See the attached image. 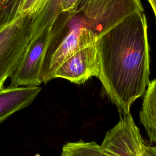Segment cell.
Listing matches in <instances>:
<instances>
[{"label": "cell", "mask_w": 156, "mask_h": 156, "mask_svg": "<svg viewBox=\"0 0 156 156\" xmlns=\"http://www.w3.org/2000/svg\"><path fill=\"white\" fill-rule=\"evenodd\" d=\"M82 0H62L60 4L62 12L68 13L69 15H74L77 12Z\"/></svg>", "instance_id": "cell-12"}, {"label": "cell", "mask_w": 156, "mask_h": 156, "mask_svg": "<svg viewBox=\"0 0 156 156\" xmlns=\"http://www.w3.org/2000/svg\"><path fill=\"white\" fill-rule=\"evenodd\" d=\"M61 156H156V144L141 136L130 113L120 116L101 145L80 140L63 145Z\"/></svg>", "instance_id": "cell-2"}, {"label": "cell", "mask_w": 156, "mask_h": 156, "mask_svg": "<svg viewBox=\"0 0 156 156\" xmlns=\"http://www.w3.org/2000/svg\"><path fill=\"white\" fill-rule=\"evenodd\" d=\"M51 0H24L20 7L18 16H33L38 15Z\"/></svg>", "instance_id": "cell-11"}, {"label": "cell", "mask_w": 156, "mask_h": 156, "mask_svg": "<svg viewBox=\"0 0 156 156\" xmlns=\"http://www.w3.org/2000/svg\"><path fill=\"white\" fill-rule=\"evenodd\" d=\"M35 16H19L0 26V90L18 67L29 48L44 29Z\"/></svg>", "instance_id": "cell-3"}, {"label": "cell", "mask_w": 156, "mask_h": 156, "mask_svg": "<svg viewBox=\"0 0 156 156\" xmlns=\"http://www.w3.org/2000/svg\"><path fill=\"white\" fill-rule=\"evenodd\" d=\"M99 62L96 43L85 47L66 59L54 72L51 80L62 78L82 84L93 77H98Z\"/></svg>", "instance_id": "cell-6"}, {"label": "cell", "mask_w": 156, "mask_h": 156, "mask_svg": "<svg viewBox=\"0 0 156 156\" xmlns=\"http://www.w3.org/2000/svg\"><path fill=\"white\" fill-rule=\"evenodd\" d=\"M156 18V0H148Z\"/></svg>", "instance_id": "cell-14"}, {"label": "cell", "mask_w": 156, "mask_h": 156, "mask_svg": "<svg viewBox=\"0 0 156 156\" xmlns=\"http://www.w3.org/2000/svg\"><path fill=\"white\" fill-rule=\"evenodd\" d=\"M140 120L150 143L156 144V79L149 82L144 93Z\"/></svg>", "instance_id": "cell-9"}, {"label": "cell", "mask_w": 156, "mask_h": 156, "mask_svg": "<svg viewBox=\"0 0 156 156\" xmlns=\"http://www.w3.org/2000/svg\"><path fill=\"white\" fill-rule=\"evenodd\" d=\"M55 23L46 26L34 41L10 78L9 87H37L43 83L44 63L54 37Z\"/></svg>", "instance_id": "cell-4"}, {"label": "cell", "mask_w": 156, "mask_h": 156, "mask_svg": "<svg viewBox=\"0 0 156 156\" xmlns=\"http://www.w3.org/2000/svg\"><path fill=\"white\" fill-rule=\"evenodd\" d=\"M98 37L85 20L78 27L71 29L52 54L44 73L43 83L46 84L51 80L54 72L68 57L82 49L95 44Z\"/></svg>", "instance_id": "cell-7"}, {"label": "cell", "mask_w": 156, "mask_h": 156, "mask_svg": "<svg viewBox=\"0 0 156 156\" xmlns=\"http://www.w3.org/2000/svg\"><path fill=\"white\" fill-rule=\"evenodd\" d=\"M98 78L120 116L130 113L132 104L149 83L150 57L144 11H138L98 36Z\"/></svg>", "instance_id": "cell-1"}, {"label": "cell", "mask_w": 156, "mask_h": 156, "mask_svg": "<svg viewBox=\"0 0 156 156\" xmlns=\"http://www.w3.org/2000/svg\"><path fill=\"white\" fill-rule=\"evenodd\" d=\"M138 11H144L141 0H96L82 13L98 37Z\"/></svg>", "instance_id": "cell-5"}, {"label": "cell", "mask_w": 156, "mask_h": 156, "mask_svg": "<svg viewBox=\"0 0 156 156\" xmlns=\"http://www.w3.org/2000/svg\"><path fill=\"white\" fill-rule=\"evenodd\" d=\"M40 87H16L0 90V122L29 106L41 91Z\"/></svg>", "instance_id": "cell-8"}, {"label": "cell", "mask_w": 156, "mask_h": 156, "mask_svg": "<svg viewBox=\"0 0 156 156\" xmlns=\"http://www.w3.org/2000/svg\"><path fill=\"white\" fill-rule=\"evenodd\" d=\"M96 1V0H82L78 7L77 12H81L83 13Z\"/></svg>", "instance_id": "cell-13"}, {"label": "cell", "mask_w": 156, "mask_h": 156, "mask_svg": "<svg viewBox=\"0 0 156 156\" xmlns=\"http://www.w3.org/2000/svg\"><path fill=\"white\" fill-rule=\"evenodd\" d=\"M24 0H0V26L8 24L17 17Z\"/></svg>", "instance_id": "cell-10"}]
</instances>
